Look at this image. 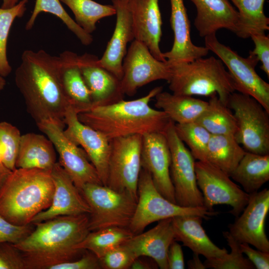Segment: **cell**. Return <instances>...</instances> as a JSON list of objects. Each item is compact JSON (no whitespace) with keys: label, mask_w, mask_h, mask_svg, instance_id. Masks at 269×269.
Masks as SVG:
<instances>
[{"label":"cell","mask_w":269,"mask_h":269,"mask_svg":"<svg viewBox=\"0 0 269 269\" xmlns=\"http://www.w3.org/2000/svg\"><path fill=\"white\" fill-rule=\"evenodd\" d=\"M116 9V22L113 35L98 64L121 80L122 64L129 42L134 39L128 0H112Z\"/></svg>","instance_id":"21"},{"label":"cell","mask_w":269,"mask_h":269,"mask_svg":"<svg viewBox=\"0 0 269 269\" xmlns=\"http://www.w3.org/2000/svg\"><path fill=\"white\" fill-rule=\"evenodd\" d=\"M197 14L194 24L199 35L205 37L222 28L235 33L238 12L229 0H190Z\"/></svg>","instance_id":"24"},{"label":"cell","mask_w":269,"mask_h":269,"mask_svg":"<svg viewBox=\"0 0 269 269\" xmlns=\"http://www.w3.org/2000/svg\"><path fill=\"white\" fill-rule=\"evenodd\" d=\"M158 222L152 229L134 235L124 244L136 258L141 256L151 258L159 268L168 269L167 252L170 244L175 240L172 218Z\"/></svg>","instance_id":"23"},{"label":"cell","mask_w":269,"mask_h":269,"mask_svg":"<svg viewBox=\"0 0 269 269\" xmlns=\"http://www.w3.org/2000/svg\"><path fill=\"white\" fill-rule=\"evenodd\" d=\"M136 258L123 244L108 252L99 260L102 269H128Z\"/></svg>","instance_id":"40"},{"label":"cell","mask_w":269,"mask_h":269,"mask_svg":"<svg viewBox=\"0 0 269 269\" xmlns=\"http://www.w3.org/2000/svg\"><path fill=\"white\" fill-rule=\"evenodd\" d=\"M41 12L50 13L60 19L83 45L88 46L92 42V35L86 32L68 14L60 0H36L32 14L25 24L26 30L33 27L37 17Z\"/></svg>","instance_id":"35"},{"label":"cell","mask_w":269,"mask_h":269,"mask_svg":"<svg viewBox=\"0 0 269 269\" xmlns=\"http://www.w3.org/2000/svg\"><path fill=\"white\" fill-rule=\"evenodd\" d=\"M227 106L236 121L237 141L246 151L269 154V113L255 99L239 92L230 95Z\"/></svg>","instance_id":"8"},{"label":"cell","mask_w":269,"mask_h":269,"mask_svg":"<svg viewBox=\"0 0 269 269\" xmlns=\"http://www.w3.org/2000/svg\"><path fill=\"white\" fill-rule=\"evenodd\" d=\"M269 211V190L250 194L242 214L228 226L229 233L240 243H246L257 249L269 252V240L265 232V221Z\"/></svg>","instance_id":"15"},{"label":"cell","mask_w":269,"mask_h":269,"mask_svg":"<svg viewBox=\"0 0 269 269\" xmlns=\"http://www.w3.org/2000/svg\"><path fill=\"white\" fill-rule=\"evenodd\" d=\"M171 120L163 133L169 146L171 162L170 175L176 204L184 207L203 206V197L198 187L195 159L177 135Z\"/></svg>","instance_id":"10"},{"label":"cell","mask_w":269,"mask_h":269,"mask_svg":"<svg viewBox=\"0 0 269 269\" xmlns=\"http://www.w3.org/2000/svg\"><path fill=\"white\" fill-rule=\"evenodd\" d=\"M19 0H2L1 7L2 8H9L15 6Z\"/></svg>","instance_id":"50"},{"label":"cell","mask_w":269,"mask_h":269,"mask_svg":"<svg viewBox=\"0 0 269 269\" xmlns=\"http://www.w3.org/2000/svg\"><path fill=\"white\" fill-rule=\"evenodd\" d=\"M199 255L193 253V257L187 263L188 268L189 269H206L204 263L200 260Z\"/></svg>","instance_id":"48"},{"label":"cell","mask_w":269,"mask_h":269,"mask_svg":"<svg viewBox=\"0 0 269 269\" xmlns=\"http://www.w3.org/2000/svg\"><path fill=\"white\" fill-rule=\"evenodd\" d=\"M0 269H25L22 254L13 244L0 243Z\"/></svg>","instance_id":"42"},{"label":"cell","mask_w":269,"mask_h":269,"mask_svg":"<svg viewBox=\"0 0 269 269\" xmlns=\"http://www.w3.org/2000/svg\"><path fill=\"white\" fill-rule=\"evenodd\" d=\"M175 132L189 148L195 159L206 161L207 147L212 134L196 122L174 124Z\"/></svg>","instance_id":"36"},{"label":"cell","mask_w":269,"mask_h":269,"mask_svg":"<svg viewBox=\"0 0 269 269\" xmlns=\"http://www.w3.org/2000/svg\"><path fill=\"white\" fill-rule=\"evenodd\" d=\"M11 171L3 164L0 153V188Z\"/></svg>","instance_id":"49"},{"label":"cell","mask_w":269,"mask_h":269,"mask_svg":"<svg viewBox=\"0 0 269 269\" xmlns=\"http://www.w3.org/2000/svg\"><path fill=\"white\" fill-rule=\"evenodd\" d=\"M168 66L171 76L167 82L173 94L209 97L216 94L227 105L229 96L236 91L224 64L214 56Z\"/></svg>","instance_id":"5"},{"label":"cell","mask_w":269,"mask_h":269,"mask_svg":"<svg viewBox=\"0 0 269 269\" xmlns=\"http://www.w3.org/2000/svg\"><path fill=\"white\" fill-rule=\"evenodd\" d=\"M134 235L128 228L113 227L103 228L89 232L76 248L89 251L100 259L110 251L123 244Z\"/></svg>","instance_id":"33"},{"label":"cell","mask_w":269,"mask_h":269,"mask_svg":"<svg viewBox=\"0 0 269 269\" xmlns=\"http://www.w3.org/2000/svg\"><path fill=\"white\" fill-rule=\"evenodd\" d=\"M158 267L155 262L150 258V260L143 259L141 257L136 258L132 264L130 269H157Z\"/></svg>","instance_id":"47"},{"label":"cell","mask_w":269,"mask_h":269,"mask_svg":"<svg viewBox=\"0 0 269 269\" xmlns=\"http://www.w3.org/2000/svg\"><path fill=\"white\" fill-rule=\"evenodd\" d=\"M142 135L134 134L110 140L107 185L127 192L137 201V184L141 170Z\"/></svg>","instance_id":"11"},{"label":"cell","mask_w":269,"mask_h":269,"mask_svg":"<svg viewBox=\"0 0 269 269\" xmlns=\"http://www.w3.org/2000/svg\"><path fill=\"white\" fill-rule=\"evenodd\" d=\"M250 37L255 47L250 53L257 57L262 63L261 69L269 77V36L265 34H253Z\"/></svg>","instance_id":"43"},{"label":"cell","mask_w":269,"mask_h":269,"mask_svg":"<svg viewBox=\"0 0 269 269\" xmlns=\"http://www.w3.org/2000/svg\"><path fill=\"white\" fill-rule=\"evenodd\" d=\"M96 56L85 53L78 56V64L90 92L93 106L106 105L124 100L121 81L98 63ZM92 106V107H93Z\"/></svg>","instance_id":"20"},{"label":"cell","mask_w":269,"mask_h":269,"mask_svg":"<svg viewBox=\"0 0 269 269\" xmlns=\"http://www.w3.org/2000/svg\"><path fill=\"white\" fill-rule=\"evenodd\" d=\"M34 225L12 224L0 215V243L17 244L26 238L34 230Z\"/></svg>","instance_id":"41"},{"label":"cell","mask_w":269,"mask_h":269,"mask_svg":"<svg viewBox=\"0 0 269 269\" xmlns=\"http://www.w3.org/2000/svg\"><path fill=\"white\" fill-rule=\"evenodd\" d=\"M205 46L217 56L228 69L236 91L257 100L269 113V84L257 73L259 60L249 53L244 58L230 47L220 42L216 34L204 37Z\"/></svg>","instance_id":"9"},{"label":"cell","mask_w":269,"mask_h":269,"mask_svg":"<svg viewBox=\"0 0 269 269\" xmlns=\"http://www.w3.org/2000/svg\"><path fill=\"white\" fill-rule=\"evenodd\" d=\"M170 24L174 40L171 49L163 53L166 63L189 62L204 57L209 53L205 46L194 44L191 39L190 22L183 0H170Z\"/></svg>","instance_id":"22"},{"label":"cell","mask_w":269,"mask_h":269,"mask_svg":"<svg viewBox=\"0 0 269 269\" xmlns=\"http://www.w3.org/2000/svg\"><path fill=\"white\" fill-rule=\"evenodd\" d=\"M102 269L100 260L92 252L85 250L80 257L52 267L50 269Z\"/></svg>","instance_id":"44"},{"label":"cell","mask_w":269,"mask_h":269,"mask_svg":"<svg viewBox=\"0 0 269 269\" xmlns=\"http://www.w3.org/2000/svg\"><path fill=\"white\" fill-rule=\"evenodd\" d=\"M238 8L235 32L239 37L248 38L253 34H265L269 29V18L265 14V0H231Z\"/></svg>","instance_id":"31"},{"label":"cell","mask_w":269,"mask_h":269,"mask_svg":"<svg viewBox=\"0 0 269 269\" xmlns=\"http://www.w3.org/2000/svg\"><path fill=\"white\" fill-rule=\"evenodd\" d=\"M28 1V0H20L15 6L9 8L0 7V75L3 77L8 76L12 70L6 54L10 29L14 20L24 15Z\"/></svg>","instance_id":"37"},{"label":"cell","mask_w":269,"mask_h":269,"mask_svg":"<svg viewBox=\"0 0 269 269\" xmlns=\"http://www.w3.org/2000/svg\"><path fill=\"white\" fill-rule=\"evenodd\" d=\"M121 85L124 95L132 96L137 90L152 82L171 76L170 69L165 62L156 59L143 43L134 39L127 50L122 64Z\"/></svg>","instance_id":"14"},{"label":"cell","mask_w":269,"mask_h":269,"mask_svg":"<svg viewBox=\"0 0 269 269\" xmlns=\"http://www.w3.org/2000/svg\"><path fill=\"white\" fill-rule=\"evenodd\" d=\"M55 150L51 141L43 135H21L15 167L51 170L57 162Z\"/></svg>","instance_id":"26"},{"label":"cell","mask_w":269,"mask_h":269,"mask_svg":"<svg viewBox=\"0 0 269 269\" xmlns=\"http://www.w3.org/2000/svg\"><path fill=\"white\" fill-rule=\"evenodd\" d=\"M54 190L51 170L16 168L0 188V215L15 225L31 223L50 206Z\"/></svg>","instance_id":"4"},{"label":"cell","mask_w":269,"mask_h":269,"mask_svg":"<svg viewBox=\"0 0 269 269\" xmlns=\"http://www.w3.org/2000/svg\"><path fill=\"white\" fill-rule=\"evenodd\" d=\"M89 220V214H82L33 224V231L14 244L22 254L25 269H50L80 257L85 250L76 247L90 232Z\"/></svg>","instance_id":"2"},{"label":"cell","mask_w":269,"mask_h":269,"mask_svg":"<svg viewBox=\"0 0 269 269\" xmlns=\"http://www.w3.org/2000/svg\"><path fill=\"white\" fill-rule=\"evenodd\" d=\"M245 152L234 135H212L207 147L206 161L230 176Z\"/></svg>","instance_id":"30"},{"label":"cell","mask_w":269,"mask_h":269,"mask_svg":"<svg viewBox=\"0 0 269 269\" xmlns=\"http://www.w3.org/2000/svg\"><path fill=\"white\" fill-rule=\"evenodd\" d=\"M195 122L212 135H234L237 130L236 121L233 112L220 101L216 94L210 97L207 108Z\"/></svg>","instance_id":"32"},{"label":"cell","mask_w":269,"mask_h":269,"mask_svg":"<svg viewBox=\"0 0 269 269\" xmlns=\"http://www.w3.org/2000/svg\"><path fill=\"white\" fill-rule=\"evenodd\" d=\"M162 91V87L158 86L135 100L93 106L79 113L78 118L109 140L134 134L163 133L171 120L163 111L154 109L149 105L152 98Z\"/></svg>","instance_id":"3"},{"label":"cell","mask_w":269,"mask_h":269,"mask_svg":"<svg viewBox=\"0 0 269 269\" xmlns=\"http://www.w3.org/2000/svg\"><path fill=\"white\" fill-rule=\"evenodd\" d=\"M195 171L205 208L214 211L215 205H228L232 208L229 213L236 217L240 215L248 202L250 194L234 182L228 174L207 161H195Z\"/></svg>","instance_id":"12"},{"label":"cell","mask_w":269,"mask_h":269,"mask_svg":"<svg viewBox=\"0 0 269 269\" xmlns=\"http://www.w3.org/2000/svg\"><path fill=\"white\" fill-rule=\"evenodd\" d=\"M170 152L163 133H151L142 135L141 168L150 174L159 192L176 204L170 175Z\"/></svg>","instance_id":"17"},{"label":"cell","mask_w":269,"mask_h":269,"mask_svg":"<svg viewBox=\"0 0 269 269\" xmlns=\"http://www.w3.org/2000/svg\"><path fill=\"white\" fill-rule=\"evenodd\" d=\"M203 218L198 215H183L172 218L174 239L181 242L194 254L206 259L221 257L228 253L216 246L209 238L202 226Z\"/></svg>","instance_id":"25"},{"label":"cell","mask_w":269,"mask_h":269,"mask_svg":"<svg viewBox=\"0 0 269 269\" xmlns=\"http://www.w3.org/2000/svg\"><path fill=\"white\" fill-rule=\"evenodd\" d=\"M60 0L72 11L76 23L89 34L96 30L100 19L116 14L113 4H102L93 0Z\"/></svg>","instance_id":"34"},{"label":"cell","mask_w":269,"mask_h":269,"mask_svg":"<svg viewBox=\"0 0 269 269\" xmlns=\"http://www.w3.org/2000/svg\"><path fill=\"white\" fill-rule=\"evenodd\" d=\"M227 244L231 249L224 256L216 258L206 259L204 262L206 268L213 269H254L253 264L244 256L240 243L236 240L229 231L222 232Z\"/></svg>","instance_id":"38"},{"label":"cell","mask_w":269,"mask_h":269,"mask_svg":"<svg viewBox=\"0 0 269 269\" xmlns=\"http://www.w3.org/2000/svg\"><path fill=\"white\" fill-rule=\"evenodd\" d=\"M81 193L91 209L90 232L108 227L128 228L137 203L131 195L91 183L85 184Z\"/></svg>","instance_id":"7"},{"label":"cell","mask_w":269,"mask_h":269,"mask_svg":"<svg viewBox=\"0 0 269 269\" xmlns=\"http://www.w3.org/2000/svg\"><path fill=\"white\" fill-rule=\"evenodd\" d=\"M155 107L176 124L195 122L205 111L208 102L193 96L161 91L155 96Z\"/></svg>","instance_id":"28"},{"label":"cell","mask_w":269,"mask_h":269,"mask_svg":"<svg viewBox=\"0 0 269 269\" xmlns=\"http://www.w3.org/2000/svg\"><path fill=\"white\" fill-rule=\"evenodd\" d=\"M61 67L60 56L43 50L22 54L15 83L36 124L51 120L65 125V114L71 106L63 87Z\"/></svg>","instance_id":"1"},{"label":"cell","mask_w":269,"mask_h":269,"mask_svg":"<svg viewBox=\"0 0 269 269\" xmlns=\"http://www.w3.org/2000/svg\"><path fill=\"white\" fill-rule=\"evenodd\" d=\"M168 269H184L185 263L181 246L174 240L170 244L167 256Z\"/></svg>","instance_id":"46"},{"label":"cell","mask_w":269,"mask_h":269,"mask_svg":"<svg viewBox=\"0 0 269 269\" xmlns=\"http://www.w3.org/2000/svg\"><path fill=\"white\" fill-rule=\"evenodd\" d=\"M6 81L2 76L0 75V92L4 89Z\"/></svg>","instance_id":"51"},{"label":"cell","mask_w":269,"mask_h":269,"mask_svg":"<svg viewBox=\"0 0 269 269\" xmlns=\"http://www.w3.org/2000/svg\"><path fill=\"white\" fill-rule=\"evenodd\" d=\"M240 246L243 254L248 257L255 269H269V252L255 250L246 243H240Z\"/></svg>","instance_id":"45"},{"label":"cell","mask_w":269,"mask_h":269,"mask_svg":"<svg viewBox=\"0 0 269 269\" xmlns=\"http://www.w3.org/2000/svg\"><path fill=\"white\" fill-rule=\"evenodd\" d=\"M248 194L257 192L269 180V154L246 151L230 175Z\"/></svg>","instance_id":"29"},{"label":"cell","mask_w":269,"mask_h":269,"mask_svg":"<svg viewBox=\"0 0 269 269\" xmlns=\"http://www.w3.org/2000/svg\"><path fill=\"white\" fill-rule=\"evenodd\" d=\"M159 0H128L134 39L144 44L157 60L165 62L159 43L162 19Z\"/></svg>","instance_id":"19"},{"label":"cell","mask_w":269,"mask_h":269,"mask_svg":"<svg viewBox=\"0 0 269 269\" xmlns=\"http://www.w3.org/2000/svg\"><path fill=\"white\" fill-rule=\"evenodd\" d=\"M21 134L15 126L6 122H0V153L4 166L11 171L16 168Z\"/></svg>","instance_id":"39"},{"label":"cell","mask_w":269,"mask_h":269,"mask_svg":"<svg viewBox=\"0 0 269 269\" xmlns=\"http://www.w3.org/2000/svg\"><path fill=\"white\" fill-rule=\"evenodd\" d=\"M137 201L128 228L137 235L149 224L160 220L183 215H198L207 220L219 214L204 207H184L164 197L153 184L150 174L141 168L137 184Z\"/></svg>","instance_id":"6"},{"label":"cell","mask_w":269,"mask_h":269,"mask_svg":"<svg viewBox=\"0 0 269 269\" xmlns=\"http://www.w3.org/2000/svg\"><path fill=\"white\" fill-rule=\"evenodd\" d=\"M54 190L50 206L37 214L31 223L35 224L60 216L90 214L88 204L59 162L51 170Z\"/></svg>","instance_id":"18"},{"label":"cell","mask_w":269,"mask_h":269,"mask_svg":"<svg viewBox=\"0 0 269 269\" xmlns=\"http://www.w3.org/2000/svg\"><path fill=\"white\" fill-rule=\"evenodd\" d=\"M78 112L70 106L65 114V134L75 144L81 146L95 168L103 185L106 186L111 146L109 140L100 132L83 124Z\"/></svg>","instance_id":"16"},{"label":"cell","mask_w":269,"mask_h":269,"mask_svg":"<svg viewBox=\"0 0 269 269\" xmlns=\"http://www.w3.org/2000/svg\"><path fill=\"white\" fill-rule=\"evenodd\" d=\"M37 126L52 142L59 155L58 162L80 192L85 184H103L84 150L65 134V125L45 120Z\"/></svg>","instance_id":"13"},{"label":"cell","mask_w":269,"mask_h":269,"mask_svg":"<svg viewBox=\"0 0 269 269\" xmlns=\"http://www.w3.org/2000/svg\"><path fill=\"white\" fill-rule=\"evenodd\" d=\"M78 56L70 51L59 55L63 87L71 106L79 114L89 110L93 103L79 66Z\"/></svg>","instance_id":"27"}]
</instances>
